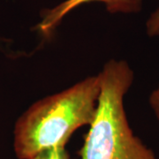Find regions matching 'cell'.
Listing matches in <instances>:
<instances>
[{
  "label": "cell",
  "instance_id": "6da1fadb",
  "mask_svg": "<svg viewBox=\"0 0 159 159\" xmlns=\"http://www.w3.org/2000/svg\"><path fill=\"white\" fill-rule=\"evenodd\" d=\"M99 95L97 74L34 102L15 123L17 158L33 159L48 149L65 148L75 131L92 123Z\"/></svg>",
  "mask_w": 159,
  "mask_h": 159
},
{
  "label": "cell",
  "instance_id": "7a4b0ae2",
  "mask_svg": "<svg viewBox=\"0 0 159 159\" xmlns=\"http://www.w3.org/2000/svg\"><path fill=\"white\" fill-rule=\"evenodd\" d=\"M100 95L80 159H158L134 135L124 108V97L134 79L125 60L111 59L99 74Z\"/></svg>",
  "mask_w": 159,
  "mask_h": 159
},
{
  "label": "cell",
  "instance_id": "3957f363",
  "mask_svg": "<svg viewBox=\"0 0 159 159\" xmlns=\"http://www.w3.org/2000/svg\"><path fill=\"white\" fill-rule=\"evenodd\" d=\"M91 2L103 3L111 13H134L141 11L142 0H66L53 8L47 9L42 13V20L35 29L44 35L51 34L65 16L78 6Z\"/></svg>",
  "mask_w": 159,
  "mask_h": 159
},
{
  "label": "cell",
  "instance_id": "277c9868",
  "mask_svg": "<svg viewBox=\"0 0 159 159\" xmlns=\"http://www.w3.org/2000/svg\"><path fill=\"white\" fill-rule=\"evenodd\" d=\"M33 159H70V156L66 147L54 148L38 154Z\"/></svg>",
  "mask_w": 159,
  "mask_h": 159
},
{
  "label": "cell",
  "instance_id": "5b68a950",
  "mask_svg": "<svg viewBox=\"0 0 159 159\" xmlns=\"http://www.w3.org/2000/svg\"><path fill=\"white\" fill-rule=\"evenodd\" d=\"M146 32L150 37H159V8L151 13L146 22Z\"/></svg>",
  "mask_w": 159,
  "mask_h": 159
},
{
  "label": "cell",
  "instance_id": "8992f818",
  "mask_svg": "<svg viewBox=\"0 0 159 159\" xmlns=\"http://www.w3.org/2000/svg\"><path fill=\"white\" fill-rule=\"evenodd\" d=\"M149 104L156 115L157 119L159 121V84L158 86L152 91L149 97Z\"/></svg>",
  "mask_w": 159,
  "mask_h": 159
}]
</instances>
